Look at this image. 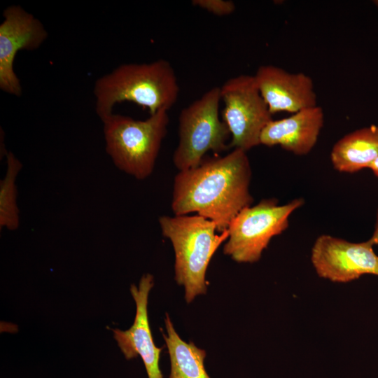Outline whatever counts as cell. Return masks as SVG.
<instances>
[{
	"label": "cell",
	"mask_w": 378,
	"mask_h": 378,
	"mask_svg": "<svg viewBox=\"0 0 378 378\" xmlns=\"http://www.w3.org/2000/svg\"><path fill=\"white\" fill-rule=\"evenodd\" d=\"M251 167L246 151L234 148L223 157L205 158L195 167L179 171L174 181L171 207L176 216L197 213L213 221L219 233L251 206Z\"/></svg>",
	"instance_id": "1"
},
{
	"label": "cell",
	"mask_w": 378,
	"mask_h": 378,
	"mask_svg": "<svg viewBox=\"0 0 378 378\" xmlns=\"http://www.w3.org/2000/svg\"><path fill=\"white\" fill-rule=\"evenodd\" d=\"M93 94L100 119L112 113L115 104L125 101L147 108L153 114L169 111L176 104L179 85L172 64L159 59L119 65L97 79Z\"/></svg>",
	"instance_id": "2"
},
{
	"label": "cell",
	"mask_w": 378,
	"mask_h": 378,
	"mask_svg": "<svg viewBox=\"0 0 378 378\" xmlns=\"http://www.w3.org/2000/svg\"><path fill=\"white\" fill-rule=\"evenodd\" d=\"M162 235L169 239L175 254V279L185 289L190 303L206 293V273L217 249L228 238L227 230L219 233L216 224L199 215L162 216L159 218Z\"/></svg>",
	"instance_id": "3"
},
{
	"label": "cell",
	"mask_w": 378,
	"mask_h": 378,
	"mask_svg": "<svg viewBox=\"0 0 378 378\" xmlns=\"http://www.w3.org/2000/svg\"><path fill=\"white\" fill-rule=\"evenodd\" d=\"M101 120L106 151L114 165L138 180L149 177L167 133L168 111L159 110L145 120L112 113Z\"/></svg>",
	"instance_id": "4"
},
{
	"label": "cell",
	"mask_w": 378,
	"mask_h": 378,
	"mask_svg": "<svg viewBox=\"0 0 378 378\" xmlns=\"http://www.w3.org/2000/svg\"><path fill=\"white\" fill-rule=\"evenodd\" d=\"M220 101V88L215 86L181 111L179 140L173 155L178 171L195 167L208 151L220 153L230 148L227 142L230 132L219 117Z\"/></svg>",
	"instance_id": "5"
},
{
	"label": "cell",
	"mask_w": 378,
	"mask_h": 378,
	"mask_svg": "<svg viewBox=\"0 0 378 378\" xmlns=\"http://www.w3.org/2000/svg\"><path fill=\"white\" fill-rule=\"evenodd\" d=\"M304 203L302 197L285 204H279L276 198H267L244 208L227 228L223 253L237 262H258L270 240L288 227L290 216Z\"/></svg>",
	"instance_id": "6"
},
{
	"label": "cell",
	"mask_w": 378,
	"mask_h": 378,
	"mask_svg": "<svg viewBox=\"0 0 378 378\" xmlns=\"http://www.w3.org/2000/svg\"><path fill=\"white\" fill-rule=\"evenodd\" d=\"M220 88L224 103L223 120L230 132V148L245 151L260 144V135L272 120L253 75L241 74L227 80Z\"/></svg>",
	"instance_id": "7"
},
{
	"label": "cell",
	"mask_w": 378,
	"mask_h": 378,
	"mask_svg": "<svg viewBox=\"0 0 378 378\" xmlns=\"http://www.w3.org/2000/svg\"><path fill=\"white\" fill-rule=\"evenodd\" d=\"M311 261L318 276L337 283H346L364 274L378 276V255L368 239L351 242L330 234L315 241Z\"/></svg>",
	"instance_id": "8"
},
{
	"label": "cell",
	"mask_w": 378,
	"mask_h": 378,
	"mask_svg": "<svg viewBox=\"0 0 378 378\" xmlns=\"http://www.w3.org/2000/svg\"><path fill=\"white\" fill-rule=\"evenodd\" d=\"M3 18L0 24V89L20 97L22 85L14 71L15 56L20 50L38 48L48 34L39 20L19 5L6 8Z\"/></svg>",
	"instance_id": "9"
},
{
	"label": "cell",
	"mask_w": 378,
	"mask_h": 378,
	"mask_svg": "<svg viewBox=\"0 0 378 378\" xmlns=\"http://www.w3.org/2000/svg\"><path fill=\"white\" fill-rule=\"evenodd\" d=\"M270 113H294L317 106L312 78L302 72L289 73L271 64L260 66L253 75Z\"/></svg>",
	"instance_id": "10"
},
{
	"label": "cell",
	"mask_w": 378,
	"mask_h": 378,
	"mask_svg": "<svg viewBox=\"0 0 378 378\" xmlns=\"http://www.w3.org/2000/svg\"><path fill=\"white\" fill-rule=\"evenodd\" d=\"M153 284V276L146 274L141 278L138 287L131 285L130 292L136 303L134 323L128 330L113 329V332L126 359L140 356L148 378H163L159 365L162 348L154 343L148 316V295Z\"/></svg>",
	"instance_id": "11"
},
{
	"label": "cell",
	"mask_w": 378,
	"mask_h": 378,
	"mask_svg": "<svg viewBox=\"0 0 378 378\" xmlns=\"http://www.w3.org/2000/svg\"><path fill=\"white\" fill-rule=\"evenodd\" d=\"M324 125V112L318 105L290 116L272 120L260 135V144L279 146L296 155H306L317 143Z\"/></svg>",
	"instance_id": "12"
},
{
	"label": "cell",
	"mask_w": 378,
	"mask_h": 378,
	"mask_svg": "<svg viewBox=\"0 0 378 378\" xmlns=\"http://www.w3.org/2000/svg\"><path fill=\"white\" fill-rule=\"evenodd\" d=\"M378 157V126L372 125L349 132L333 145L330 160L340 172L355 173L369 168Z\"/></svg>",
	"instance_id": "13"
},
{
	"label": "cell",
	"mask_w": 378,
	"mask_h": 378,
	"mask_svg": "<svg viewBox=\"0 0 378 378\" xmlns=\"http://www.w3.org/2000/svg\"><path fill=\"white\" fill-rule=\"evenodd\" d=\"M166 334L162 332L170 359L169 378H211L204 367L205 350L193 342H186L176 332L167 313Z\"/></svg>",
	"instance_id": "14"
},
{
	"label": "cell",
	"mask_w": 378,
	"mask_h": 378,
	"mask_svg": "<svg viewBox=\"0 0 378 378\" xmlns=\"http://www.w3.org/2000/svg\"><path fill=\"white\" fill-rule=\"evenodd\" d=\"M6 158V174L0 181V229L15 230L20 221L16 180L22 164L12 152H7Z\"/></svg>",
	"instance_id": "15"
},
{
	"label": "cell",
	"mask_w": 378,
	"mask_h": 378,
	"mask_svg": "<svg viewBox=\"0 0 378 378\" xmlns=\"http://www.w3.org/2000/svg\"><path fill=\"white\" fill-rule=\"evenodd\" d=\"M192 4L217 16L229 15L236 8L234 3L230 0H193Z\"/></svg>",
	"instance_id": "16"
},
{
	"label": "cell",
	"mask_w": 378,
	"mask_h": 378,
	"mask_svg": "<svg viewBox=\"0 0 378 378\" xmlns=\"http://www.w3.org/2000/svg\"><path fill=\"white\" fill-rule=\"evenodd\" d=\"M370 242L374 245H378V209L377 212L376 221L374 225V231L372 237L369 239Z\"/></svg>",
	"instance_id": "17"
},
{
	"label": "cell",
	"mask_w": 378,
	"mask_h": 378,
	"mask_svg": "<svg viewBox=\"0 0 378 378\" xmlns=\"http://www.w3.org/2000/svg\"><path fill=\"white\" fill-rule=\"evenodd\" d=\"M369 169L378 177V157L371 163Z\"/></svg>",
	"instance_id": "18"
},
{
	"label": "cell",
	"mask_w": 378,
	"mask_h": 378,
	"mask_svg": "<svg viewBox=\"0 0 378 378\" xmlns=\"http://www.w3.org/2000/svg\"><path fill=\"white\" fill-rule=\"evenodd\" d=\"M375 4H376L377 5V6H378V1H375Z\"/></svg>",
	"instance_id": "19"
}]
</instances>
